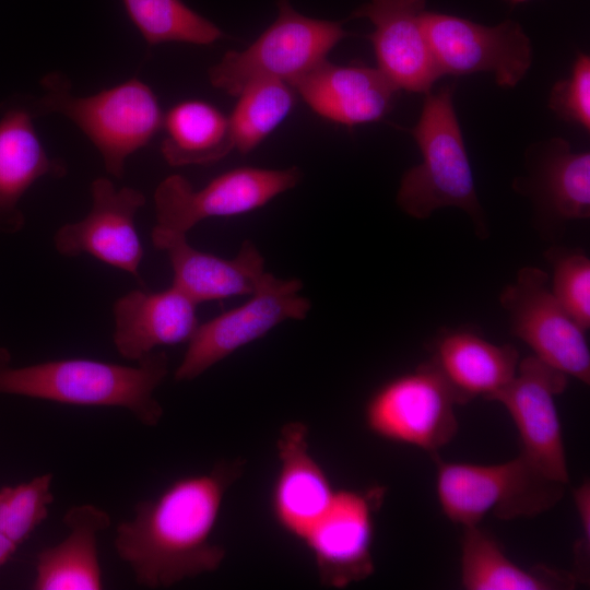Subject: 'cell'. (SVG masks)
<instances>
[{"instance_id": "9c48e42d", "label": "cell", "mask_w": 590, "mask_h": 590, "mask_svg": "<svg viewBox=\"0 0 590 590\" xmlns=\"http://www.w3.org/2000/svg\"><path fill=\"white\" fill-rule=\"evenodd\" d=\"M302 172L239 167L194 189L181 175L163 179L154 191L156 225L187 234L205 219L240 215L257 210L275 197L296 187Z\"/></svg>"}, {"instance_id": "4316f807", "label": "cell", "mask_w": 590, "mask_h": 590, "mask_svg": "<svg viewBox=\"0 0 590 590\" xmlns=\"http://www.w3.org/2000/svg\"><path fill=\"white\" fill-rule=\"evenodd\" d=\"M294 90L280 80H261L246 86L228 116L234 150L247 154L290 114Z\"/></svg>"}, {"instance_id": "9a60e30c", "label": "cell", "mask_w": 590, "mask_h": 590, "mask_svg": "<svg viewBox=\"0 0 590 590\" xmlns=\"http://www.w3.org/2000/svg\"><path fill=\"white\" fill-rule=\"evenodd\" d=\"M425 5L426 0H369L351 15L371 22L367 37L377 69L399 91L427 94L441 76L423 26Z\"/></svg>"}, {"instance_id": "4dcf8cb0", "label": "cell", "mask_w": 590, "mask_h": 590, "mask_svg": "<svg viewBox=\"0 0 590 590\" xmlns=\"http://www.w3.org/2000/svg\"><path fill=\"white\" fill-rule=\"evenodd\" d=\"M574 500L581 531L575 548L576 571L574 576L577 581L585 582L590 554V486L588 480L574 491Z\"/></svg>"}, {"instance_id": "ffe728a7", "label": "cell", "mask_w": 590, "mask_h": 590, "mask_svg": "<svg viewBox=\"0 0 590 590\" xmlns=\"http://www.w3.org/2000/svg\"><path fill=\"white\" fill-rule=\"evenodd\" d=\"M197 306L173 285L161 292L130 291L113 306L117 352L138 362L158 346L188 343L200 323Z\"/></svg>"}, {"instance_id": "6da1fadb", "label": "cell", "mask_w": 590, "mask_h": 590, "mask_svg": "<svg viewBox=\"0 0 590 590\" xmlns=\"http://www.w3.org/2000/svg\"><path fill=\"white\" fill-rule=\"evenodd\" d=\"M243 465L225 461L175 480L156 497L139 502L132 519L118 524L115 551L138 585L167 588L220 568L226 551L213 532Z\"/></svg>"}, {"instance_id": "5b68a950", "label": "cell", "mask_w": 590, "mask_h": 590, "mask_svg": "<svg viewBox=\"0 0 590 590\" xmlns=\"http://www.w3.org/2000/svg\"><path fill=\"white\" fill-rule=\"evenodd\" d=\"M435 462L438 504L462 528L479 524L489 512L503 520L539 516L562 499L567 485L522 455L496 464Z\"/></svg>"}, {"instance_id": "1f68e13d", "label": "cell", "mask_w": 590, "mask_h": 590, "mask_svg": "<svg viewBox=\"0 0 590 590\" xmlns=\"http://www.w3.org/2000/svg\"><path fill=\"white\" fill-rule=\"evenodd\" d=\"M16 547V544L0 533V567L10 559Z\"/></svg>"}, {"instance_id": "8fae6325", "label": "cell", "mask_w": 590, "mask_h": 590, "mask_svg": "<svg viewBox=\"0 0 590 590\" xmlns=\"http://www.w3.org/2000/svg\"><path fill=\"white\" fill-rule=\"evenodd\" d=\"M423 26L440 75L489 72L499 86L514 87L532 64L531 40L516 21L485 26L455 15L425 12Z\"/></svg>"}, {"instance_id": "30bf717a", "label": "cell", "mask_w": 590, "mask_h": 590, "mask_svg": "<svg viewBox=\"0 0 590 590\" xmlns=\"http://www.w3.org/2000/svg\"><path fill=\"white\" fill-rule=\"evenodd\" d=\"M548 275L536 267L521 268L499 295L514 335L546 365L590 382V350L582 330L548 288Z\"/></svg>"}, {"instance_id": "7402d4cb", "label": "cell", "mask_w": 590, "mask_h": 590, "mask_svg": "<svg viewBox=\"0 0 590 590\" xmlns=\"http://www.w3.org/2000/svg\"><path fill=\"white\" fill-rule=\"evenodd\" d=\"M63 522L68 535L37 554L33 589H103L97 535L110 526V516L95 505L83 504L69 508Z\"/></svg>"}, {"instance_id": "d6a6232c", "label": "cell", "mask_w": 590, "mask_h": 590, "mask_svg": "<svg viewBox=\"0 0 590 590\" xmlns=\"http://www.w3.org/2000/svg\"><path fill=\"white\" fill-rule=\"evenodd\" d=\"M510 3L512 4H518V3H522V2H526V1H529V0H508Z\"/></svg>"}, {"instance_id": "2e32d148", "label": "cell", "mask_w": 590, "mask_h": 590, "mask_svg": "<svg viewBox=\"0 0 590 590\" xmlns=\"http://www.w3.org/2000/svg\"><path fill=\"white\" fill-rule=\"evenodd\" d=\"M31 96L0 104V233L15 234L25 224L20 202L40 178H61L66 163L50 157L34 126Z\"/></svg>"}, {"instance_id": "277c9868", "label": "cell", "mask_w": 590, "mask_h": 590, "mask_svg": "<svg viewBox=\"0 0 590 590\" xmlns=\"http://www.w3.org/2000/svg\"><path fill=\"white\" fill-rule=\"evenodd\" d=\"M453 88L427 93L417 123L410 129L422 162L401 178L397 193L400 209L424 220L438 209L452 206L472 219L480 237L486 236L472 168L453 108Z\"/></svg>"}, {"instance_id": "ba28073f", "label": "cell", "mask_w": 590, "mask_h": 590, "mask_svg": "<svg viewBox=\"0 0 590 590\" xmlns=\"http://www.w3.org/2000/svg\"><path fill=\"white\" fill-rule=\"evenodd\" d=\"M302 288L299 279L266 272L247 302L199 323L174 373L175 380H193L280 323L305 319L311 302L299 294Z\"/></svg>"}, {"instance_id": "f1b7e54d", "label": "cell", "mask_w": 590, "mask_h": 590, "mask_svg": "<svg viewBox=\"0 0 590 590\" xmlns=\"http://www.w3.org/2000/svg\"><path fill=\"white\" fill-rule=\"evenodd\" d=\"M552 293L585 331L590 328V260L580 251L550 250Z\"/></svg>"}, {"instance_id": "7a4b0ae2", "label": "cell", "mask_w": 590, "mask_h": 590, "mask_svg": "<svg viewBox=\"0 0 590 590\" xmlns=\"http://www.w3.org/2000/svg\"><path fill=\"white\" fill-rule=\"evenodd\" d=\"M137 363L127 366L64 358L12 366L10 353L0 347V394L71 405L122 408L141 424L154 427L164 413L154 393L168 374V357L164 351H157Z\"/></svg>"}, {"instance_id": "83f0119b", "label": "cell", "mask_w": 590, "mask_h": 590, "mask_svg": "<svg viewBox=\"0 0 590 590\" xmlns=\"http://www.w3.org/2000/svg\"><path fill=\"white\" fill-rule=\"evenodd\" d=\"M52 473L0 488V533L17 546L48 517Z\"/></svg>"}, {"instance_id": "d6986e66", "label": "cell", "mask_w": 590, "mask_h": 590, "mask_svg": "<svg viewBox=\"0 0 590 590\" xmlns=\"http://www.w3.org/2000/svg\"><path fill=\"white\" fill-rule=\"evenodd\" d=\"M319 116L353 127L384 118L399 90L377 69L327 59L290 83Z\"/></svg>"}, {"instance_id": "8992f818", "label": "cell", "mask_w": 590, "mask_h": 590, "mask_svg": "<svg viewBox=\"0 0 590 590\" xmlns=\"http://www.w3.org/2000/svg\"><path fill=\"white\" fill-rule=\"evenodd\" d=\"M346 36L342 22L303 15L290 0H279L273 23L246 49L227 51L209 69V81L232 96L261 80L290 84L326 60Z\"/></svg>"}, {"instance_id": "44dd1931", "label": "cell", "mask_w": 590, "mask_h": 590, "mask_svg": "<svg viewBox=\"0 0 590 590\" xmlns=\"http://www.w3.org/2000/svg\"><path fill=\"white\" fill-rule=\"evenodd\" d=\"M451 389L458 404L494 399L516 376L519 354L468 330H446L433 342L428 361Z\"/></svg>"}, {"instance_id": "f546056e", "label": "cell", "mask_w": 590, "mask_h": 590, "mask_svg": "<svg viewBox=\"0 0 590 590\" xmlns=\"http://www.w3.org/2000/svg\"><path fill=\"white\" fill-rule=\"evenodd\" d=\"M550 108L565 120L590 129V58L579 52L566 80L552 88Z\"/></svg>"}, {"instance_id": "4fadbf2b", "label": "cell", "mask_w": 590, "mask_h": 590, "mask_svg": "<svg viewBox=\"0 0 590 590\" xmlns=\"http://www.w3.org/2000/svg\"><path fill=\"white\" fill-rule=\"evenodd\" d=\"M382 487L337 489L332 502L303 539L322 586L341 589L374 573V514Z\"/></svg>"}, {"instance_id": "ac0fdd59", "label": "cell", "mask_w": 590, "mask_h": 590, "mask_svg": "<svg viewBox=\"0 0 590 590\" xmlns=\"http://www.w3.org/2000/svg\"><path fill=\"white\" fill-rule=\"evenodd\" d=\"M308 427L287 422L276 441L278 473L271 494L273 517L287 534L303 541L333 499L335 491L309 448Z\"/></svg>"}, {"instance_id": "7c38bea8", "label": "cell", "mask_w": 590, "mask_h": 590, "mask_svg": "<svg viewBox=\"0 0 590 590\" xmlns=\"http://www.w3.org/2000/svg\"><path fill=\"white\" fill-rule=\"evenodd\" d=\"M567 384V375L530 355L519 362L511 382L494 399L515 424L520 455L546 476L565 484L569 472L556 397Z\"/></svg>"}, {"instance_id": "484cf974", "label": "cell", "mask_w": 590, "mask_h": 590, "mask_svg": "<svg viewBox=\"0 0 590 590\" xmlns=\"http://www.w3.org/2000/svg\"><path fill=\"white\" fill-rule=\"evenodd\" d=\"M148 46L164 43L211 45L224 34L182 0H121Z\"/></svg>"}, {"instance_id": "e0dca14e", "label": "cell", "mask_w": 590, "mask_h": 590, "mask_svg": "<svg viewBox=\"0 0 590 590\" xmlns=\"http://www.w3.org/2000/svg\"><path fill=\"white\" fill-rule=\"evenodd\" d=\"M155 248L164 251L173 270L172 285L196 304L251 295L264 273V258L250 240L241 243L232 259L201 251L187 240V234L155 225L151 234Z\"/></svg>"}, {"instance_id": "603a6c76", "label": "cell", "mask_w": 590, "mask_h": 590, "mask_svg": "<svg viewBox=\"0 0 590 590\" xmlns=\"http://www.w3.org/2000/svg\"><path fill=\"white\" fill-rule=\"evenodd\" d=\"M460 562L461 586L465 590L570 589L577 582L573 573L543 565H517L480 524L463 527Z\"/></svg>"}, {"instance_id": "cb8c5ba5", "label": "cell", "mask_w": 590, "mask_h": 590, "mask_svg": "<svg viewBox=\"0 0 590 590\" xmlns=\"http://www.w3.org/2000/svg\"><path fill=\"white\" fill-rule=\"evenodd\" d=\"M161 153L173 167L208 165L234 150L228 117L213 105L187 99L163 117Z\"/></svg>"}, {"instance_id": "d4e9b609", "label": "cell", "mask_w": 590, "mask_h": 590, "mask_svg": "<svg viewBox=\"0 0 590 590\" xmlns=\"http://www.w3.org/2000/svg\"><path fill=\"white\" fill-rule=\"evenodd\" d=\"M534 193L546 213L559 221L590 216V153L573 152L554 138L536 150Z\"/></svg>"}, {"instance_id": "5bb4252c", "label": "cell", "mask_w": 590, "mask_h": 590, "mask_svg": "<svg viewBox=\"0 0 590 590\" xmlns=\"http://www.w3.org/2000/svg\"><path fill=\"white\" fill-rule=\"evenodd\" d=\"M91 198L85 217L67 223L56 232V250L66 257L91 255L142 283L139 267L143 247L134 220L145 197L138 189H117L110 179L98 177L91 184Z\"/></svg>"}, {"instance_id": "3957f363", "label": "cell", "mask_w": 590, "mask_h": 590, "mask_svg": "<svg viewBox=\"0 0 590 590\" xmlns=\"http://www.w3.org/2000/svg\"><path fill=\"white\" fill-rule=\"evenodd\" d=\"M40 86L43 94L31 96L36 118L57 114L72 121L97 149L106 172L116 178L123 176L129 156L162 129L164 114L158 99L138 78L79 96L72 93L69 78L55 71L42 79Z\"/></svg>"}, {"instance_id": "52a82bcc", "label": "cell", "mask_w": 590, "mask_h": 590, "mask_svg": "<svg viewBox=\"0 0 590 590\" xmlns=\"http://www.w3.org/2000/svg\"><path fill=\"white\" fill-rule=\"evenodd\" d=\"M455 396L429 363L381 385L367 400L364 421L385 440L434 453L457 434Z\"/></svg>"}]
</instances>
